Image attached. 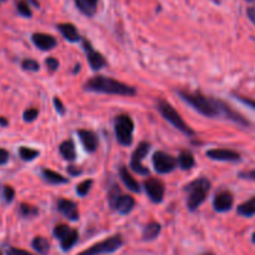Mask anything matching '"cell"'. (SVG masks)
Instances as JSON below:
<instances>
[{"instance_id": "1", "label": "cell", "mask_w": 255, "mask_h": 255, "mask_svg": "<svg viewBox=\"0 0 255 255\" xmlns=\"http://www.w3.org/2000/svg\"><path fill=\"white\" fill-rule=\"evenodd\" d=\"M178 95L184 102H187L189 106L193 107L197 112H199L203 116L211 117V119L224 116L227 119L232 120V121L237 122V124L242 125V126H248L249 125V122L242 115L233 111L228 105H226L221 100L207 97L202 95L201 92L178 91Z\"/></svg>"}, {"instance_id": "2", "label": "cell", "mask_w": 255, "mask_h": 255, "mask_svg": "<svg viewBox=\"0 0 255 255\" xmlns=\"http://www.w3.org/2000/svg\"><path fill=\"white\" fill-rule=\"evenodd\" d=\"M85 90L90 92H99V94L120 95V96H134L136 89L129 85L124 84L119 80L111 79L106 76H95L85 84Z\"/></svg>"}, {"instance_id": "3", "label": "cell", "mask_w": 255, "mask_h": 255, "mask_svg": "<svg viewBox=\"0 0 255 255\" xmlns=\"http://www.w3.org/2000/svg\"><path fill=\"white\" fill-rule=\"evenodd\" d=\"M184 191L188 193L187 197V207L191 212H194L201 207L207 199L209 191H211V182L207 178H199L191 182L184 187Z\"/></svg>"}, {"instance_id": "4", "label": "cell", "mask_w": 255, "mask_h": 255, "mask_svg": "<svg viewBox=\"0 0 255 255\" xmlns=\"http://www.w3.org/2000/svg\"><path fill=\"white\" fill-rule=\"evenodd\" d=\"M157 110H158L159 114L163 116V119L166 120V121H168L174 128L179 129L182 133L187 134V136L194 134L193 129L184 122V120L182 119L181 115L176 111V109H174L171 104H168V102L164 101V100H158V101H157Z\"/></svg>"}, {"instance_id": "5", "label": "cell", "mask_w": 255, "mask_h": 255, "mask_svg": "<svg viewBox=\"0 0 255 255\" xmlns=\"http://www.w3.org/2000/svg\"><path fill=\"white\" fill-rule=\"evenodd\" d=\"M134 124L128 115H120L115 120V133L117 142L125 147H128L133 141Z\"/></svg>"}, {"instance_id": "6", "label": "cell", "mask_w": 255, "mask_h": 255, "mask_svg": "<svg viewBox=\"0 0 255 255\" xmlns=\"http://www.w3.org/2000/svg\"><path fill=\"white\" fill-rule=\"evenodd\" d=\"M122 244H124V239H122V237L120 234H116V236L111 237V238H107L105 241L100 242V243L94 244L89 249H85L84 252H81V253H79L77 255L111 254L119 251L122 247Z\"/></svg>"}, {"instance_id": "7", "label": "cell", "mask_w": 255, "mask_h": 255, "mask_svg": "<svg viewBox=\"0 0 255 255\" xmlns=\"http://www.w3.org/2000/svg\"><path fill=\"white\" fill-rule=\"evenodd\" d=\"M109 201L112 208L116 209L121 214L131 213L132 209L134 208V204H136L133 197L122 194L120 188H117V187H114L109 193Z\"/></svg>"}, {"instance_id": "8", "label": "cell", "mask_w": 255, "mask_h": 255, "mask_svg": "<svg viewBox=\"0 0 255 255\" xmlns=\"http://www.w3.org/2000/svg\"><path fill=\"white\" fill-rule=\"evenodd\" d=\"M54 237L59 239L61 249L65 252L70 251L79 241V233H77L76 229H71L66 224H59V226L55 227Z\"/></svg>"}, {"instance_id": "9", "label": "cell", "mask_w": 255, "mask_h": 255, "mask_svg": "<svg viewBox=\"0 0 255 255\" xmlns=\"http://www.w3.org/2000/svg\"><path fill=\"white\" fill-rule=\"evenodd\" d=\"M152 163H153V167L154 169H156L157 173L166 174L174 171V168L177 167V163H178V162H177L176 158L172 157L171 154L166 153V152L158 151L153 154V157H152Z\"/></svg>"}, {"instance_id": "10", "label": "cell", "mask_w": 255, "mask_h": 255, "mask_svg": "<svg viewBox=\"0 0 255 255\" xmlns=\"http://www.w3.org/2000/svg\"><path fill=\"white\" fill-rule=\"evenodd\" d=\"M148 151H149V144L147 143V142H142V143L138 144L136 151L132 153L129 167H131L136 173L141 174V176H148L149 174L148 168H146V167L142 164V159L146 157V154L148 153Z\"/></svg>"}, {"instance_id": "11", "label": "cell", "mask_w": 255, "mask_h": 255, "mask_svg": "<svg viewBox=\"0 0 255 255\" xmlns=\"http://www.w3.org/2000/svg\"><path fill=\"white\" fill-rule=\"evenodd\" d=\"M82 47H84L85 52H86L87 61H89L90 66H91L92 70L97 71V70H101L102 67L106 66L107 62L106 60H105L104 55H102L101 52L96 51L87 40H84V41H82Z\"/></svg>"}, {"instance_id": "12", "label": "cell", "mask_w": 255, "mask_h": 255, "mask_svg": "<svg viewBox=\"0 0 255 255\" xmlns=\"http://www.w3.org/2000/svg\"><path fill=\"white\" fill-rule=\"evenodd\" d=\"M143 186L148 198L153 203H161L164 196V184L159 179L148 178L144 182Z\"/></svg>"}, {"instance_id": "13", "label": "cell", "mask_w": 255, "mask_h": 255, "mask_svg": "<svg viewBox=\"0 0 255 255\" xmlns=\"http://www.w3.org/2000/svg\"><path fill=\"white\" fill-rule=\"evenodd\" d=\"M207 157L214 161L221 162H237L241 161V154L233 149L227 148H213L207 151Z\"/></svg>"}, {"instance_id": "14", "label": "cell", "mask_w": 255, "mask_h": 255, "mask_svg": "<svg viewBox=\"0 0 255 255\" xmlns=\"http://www.w3.org/2000/svg\"><path fill=\"white\" fill-rule=\"evenodd\" d=\"M234 198L233 194L231 192H219V193L216 194L213 199V208L216 209L219 213H224V212L231 211L232 207H233Z\"/></svg>"}, {"instance_id": "15", "label": "cell", "mask_w": 255, "mask_h": 255, "mask_svg": "<svg viewBox=\"0 0 255 255\" xmlns=\"http://www.w3.org/2000/svg\"><path fill=\"white\" fill-rule=\"evenodd\" d=\"M57 211L71 222L79 221L80 214L79 209H77V206L70 199H59L57 201Z\"/></svg>"}, {"instance_id": "16", "label": "cell", "mask_w": 255, "mask_h": 255, "mask_svg": "<svg viewBox=\"0 0 255 255\" xmlns=\"http://www.w3.org/2000/svg\"><path fill=\"white\" fill-rule=\"evenodd\" d=\"M31 40L37 49L44 50V51L54 49L57 44L56 39L52 35L44 34V32H35V34H32Z\"/></svg>"}, {"instance_id": "17", "label": "cell", "mask_w": 255, "mask_h": 255, "mask_svg": "<svg viewBox=\"0 0 255 255\" xmlns=\"http://www.w3.org/2000/svg\"><path fill=\"white\" fill-rule=\"evenodd\" d=\"M77 134L80 137V141H81L82 146L85 147V149L89 152H95L99 146V139L97 136L90 129H79Z\"/></svg>"}, {"instance_id": "18", "label": "cell", "mask_w": 255, "mask_h": 255, "mask_svg": "<svg viewBox=\"0 0 255 255\" xmlns=\"http://www.w3.org/2000/svg\"><path fill=\"white\" fill-rule=\"evenodd\" d=\"M57 30L61 32V35L67 40V41L77 42L80 40V35L74 24H70V22L59 24L57 25Z\"/></svg>"}, {"instance_id": "19", "label": "cell", "mask_w": 255, "mask_h": 255, "mask_svg": "<svg viewBox=\"0 0 255 255\" xmlns=\"http://www.w3.org/2000/svg\"><path fill=\"white\" fill-rule=\"evenodd\" d=\"M120 176H121V179H122V182L125 183V186H126L129 191L134 192V193H139V191H141V187H139L138 182H137L136 179L131 176V173L128 172V169H127L125 166H122L121 168H120Z\"/></svg>"}, {"instance_id": "20", "label": "cell", "mask_w": 255, "mask_h": 255, "mask_svg": "<svg viewBox=\"0 0 255 255\" xmlns=\"http://www.w3.org/2000/svg\"><path fill=\"white\" fill-rule=\"evenodd\" d=\"M75 4L82 14H85L86 16H92L97 10L99 0H75Z\"/></svg>"}, {"instance_id": "21", "label": "cell", "mask_w": 255, "mask_h": 255, "mask_svg": "<svg viewBox=\"0 0 255 255\" xmlns=\"http://www.w3.org/2000/svg\"><path fill=\"white\" fill-rule=\"evenodd\" d=\"M161 233V224L156 223V222H151V223L147 224L143 228V232H142V239L144 242H151L154 241L157 237Z\"/></svg>"}, {"instance_id": "22", "label": "cell", "mask_w": 255, "mask_h": 255, "mask_svg": "<svg viewBox=\"0 0 255 255\" xmlns=\"http://www.w3.org/2000/svg\"><path fill=\"white\" fill-rule=\"evenodd\" d=\"M60 154L64 157L66 161H75L76 158V148H75V144L71 139H67L64 141L59 147Z\"/></svg>"}, {"instance_id": "23", "label": "cell", "mask_w": 255, "mask_h": 255, "mask_svg": "<svg viewBox=\"0 0 255 255\" xmlns=\"http://www.w3.org/2000/svg\"><path fill=\"white\" fill-rule=\"evenodd\" d=\"M41 174H42V177H44L45 181L49 182V183H51V184H65V183H67L66 177L61 176L60 173H57V172H55V171H51V169L44 168L41 171Z\"/></svg>"}, {"instance_id": "24", "label": "cell", "mask_w": 255, "mask_h": 255, "mask_svg": "<svg viewBox=\"0 0 255 255\" xmlns=\"http://www.w3.org/2000/svg\"><path fill=\"white\" fill-rule=\"evenodd\" d=\"M178 166L182 169L187 171V169H191L194 166L196 161H194V157L192 154L191 151H182L178 156Z\"/></svg>"}, {"instance_id": "25", "label": "cell", "mask_w": 255, "mask_h": 255, "mask_svg": "<svg viewBox=\"0 0 255 255\" xmlns=\"http://www.w3.org/2000/svg\"><path fill=\"white\" fill-rule=\"evenodd\" d=\"M31 247L35 252L41 255H46L50 251V243L44 237H35L31 242Z\"/></svg>"}, {"instance_id": "26", "label": "cell", "mask_w": 255, "mask_h": 255, "mask_svg": "<svg viewBox=\"0 0 255 255\" xmlns=\"http://www.w3.org/2000/svg\"><path fill=\"white\" fill-rule=\"evenodd\" d=\"M237 213L239 216L247 217V218H251V217L255 216V196L253 198H251L249 201H247L246 203L241 204V206L237 208Z\"/></svg>"}, {"instance_id": "27", "label": "cell", "mask_w": 255, "mask_h": 255, "mask_svg": "<svg viewBox=\"0 0 255 255\" xmlns=\"http://www.w3.org/2000/svg\"><path fill=\"white\" fill-rule=\"evenodd\" d=\"M19 156L22 161H34L37 156H39V151L34 148H30V147H20L19 148Z\"/></svg>"}, {"instance_id": "28", "label": "cell", "mask_w": 255, "mask_h": 255, "mask_svg": "<svg viewBox=\"0 0 255 255\" xmlns=\"http://www.w3.org/2000/svg\"><path fill=\"white\" fill-rule=\"evenodd\" d=\"M19 213L20 216L24 217V218H32V217H36L39 211H37L36 207L30 206V204L21 203L19 207Z\"/></svg>"}, {"instance_id": "29", "label": "cell", "mask_w": 255, "mask_h": 255, "mask_svg": "<svg viewBox=\"0 0 255 255\" xmlns=\"http://www.w3.org/2000/svg\"><path fill=\"white\" fill-rule=\"evenodd\" d=\"M16 10L24 17H30L32 15L30 5L26 0H19V1H16Z\"/></svg>"}, {"instance_id": "30", "label": "cell", "mask_w": 255, "mask_h": 255, "mask_svg": "<svg viewBox=\"0 0 255 255\" xmlns=\"http://www.w3.org/2000/svg\"><path fill=\"white\" fill-rule=\"evenodd\" d=\"M91 186H92V179H86V181L81 182V183L77 184L76 187L77 194L81 197H85L87 193H89L90 189H91Z\"/></svg>"}, {"instance_id": "31", "label": "cell", "mask_w": 255, "mask_h": 255, "mask_svg": "<svg viewBox=\"0 0 255 255\" xmlns=\"http://www.w3.org/2000/svg\"><path fill=\"white\" fill-rule=\"evenodd\" d=\"M21 67L26 71H32V72H36L39 71L40 69V65L36 60H32V59H25L24 61L21 62Z\"/></svg>"}, {"instance_id": "32", "label": "cell", "mask_w": 255, "mask_h": 255, "mask_svg": "<svg viewBox=\"0 0 255 255\" xmlns=\"http://www.w3.org/2000/svg\"><path fill=\"white\" fill-rule=\"evenodd\" d=\"M15 198V191L12 187L10 186H4L2 187V199L5 201V203H11Z\"/></svg>"}, {"instance_id": "33", "label": "cell", "mask_w": 255, "mask_h": 255, "mask_svg": "<svg viewBox=\"0 0 255 255\" xmlns=\"http://www.w3.org/2000/svg\"><path fill=\"white\" fill-rule=\"evenodd\" d=\"M37 116H39V110L36 109H27L22 114V119H24L25 122L35 121L37 119Z\"/></svg>"}, {"instance_id": "34", "label": "cell", "mask_w": 255, "mask_h": 255, "mask_svg": "<svg viewBox=\"0 0 255 255\" xmlns=\"http://www.w3.org/2000/svg\"><path fill=\"white\" fill-rule=\"evenodd\" d=\"M45 64H46L47 69H49L51 72L56 71V70L59 69V61H57L55 57H47L46 61H45Z\"/></svg>"}, {"instance_id": "35", "label": "cell", "mask_w": 255, "mask_h": 255, "mask_svg": "<svg viewBox=\"0 0 255 255\" xmlns=\"http://www.w3.org/2000/svg\"><path fill=\"white\" fill-rule=\"evenodd\" d=\"M6 255H35L30 252L24 251V249H19V248H9L6 251Z\"/></svg>"}, {"instance_id": "36", "label": "cell", "mask_w": 255, "mask_h": 255, "mask_svg": "<svg viewBox=\"0 0 255 255\" xmlns=\"http://www.w3.org/2000/svg\"><path fill=\"white\" fill-rule=\"evenodd\" d=\"M237 100H239V101L242 102V104L247 105L248 107H251V109H253L255 111V100H252V99H248V97H243V96H236Z\"/></svg>"}, {"instance_id": "37", "label": "cell", "mask_w": 255, "mask_h": 255, "mask_svg": "<svg viewBox=\"0 0 255 255\" xmlns=\"http://www.w3.org/2000/svg\"><path fill=\"white\" fill-rule=\"evenodd\" d=\"M54 105H55V109H56V111L59 112L60 115H64L65 114V111H66V110H65L64 104H62V101L59 99V97H55V99H54Z\"/></svg>"}, {"instance_id": "38", "label": "cell", "mask_w": 255, "mask_h": 255, "mask_svg": "<svg viewBox=\"0 0 255 255\" xmlns=\"http://www.w3.org/2000/svg\"><path fill=\"white\" fill-rule=\"evenodd\" d=\"M239 177H241V178L249 179V181L255 182V169H253V171H248V172H241V173H239Z\"/></svg>"}, {"instance_id": "39", "label": "cell", "mask_w": 255, "mask_h": 255, "mask_svg": "<svg viewBox=\"0 0 255 255\" xmlns=\"http://www.w3.org/2000/svg\"><path fill=\"white\" fill-rule=\"evenodd\" d=\"M9 161V152L4 148H0V166L5 164Z\"/></svg>"}, {"instance_id": "40", "label": "cell", "mask_w": 255, "mask_h": 255, "mask_svg": "<svg viewBox=\"0 0 255 255\" xmlns=\"http://www.w3.org/2000/svg\"><path fill=\"white\" fill-rule=\"evenodd\" d=\"M247 15H248L249 20H251V21L255 25V6L248 7V10H247Z\"/></svg>"}, {"instance_id": "41", "label": "cell", "mask_w": 255, "mask_h": 255, "mask_svg": "<svg viewBox=\"0 0 255 255\" xmlns=\"http://www.w3.org/2000/svg\"><path fill=\"white\" fill-rule=\"evenodd\" d=\"M67 172H69L71 176H79V174H81V171H80L79 168H75L74 166H70L69 168H67Z\"/></svg>"}, {"instance_id": "42", "label": "cell", "mask_w": 255, "mask_h": 255, "mask_svg": "<svg viewBox=\"0 0 255 255\" xmlns=\"http://www.w3.org/2000/svg\"><path fill=\"white\" fill-rule=\"evenodd\" d=\"M7 125H9V121H7V120L5 119V117L0 116V126H1V127H6Z\"/></svg>"}, {"instance_id": "43", "label": "cell", "mask_w": 255, "mask_h": 255, "mask_svg": "<svg viewBox=\"0 0 255 255\" xmlns=\"http://www.w3.org/2000/svg\"><path fill=\"white\" fill-rule=\"evenodd\" d=\"M252 242H253V243L255 244V233L253 234V236H252Z\"/></svg>"}, {"instance_id": "44", "label": "cell", "mask_w": 255, "mask_h": 255, "mask_svg": "<svg viewBox=\"0 0 255 255\" xmlns=\"http://www.w3.org/2000/svg\"><path fill=\"white\" fill-rule=\"evenodd\" d=\"M246 1H248V2H252V4H255V0H246Z\"/></svg>"}, {"instance_id": "45", "label": "cell", "mask_w": 255, "mask_h": 255, "mask_svg": "<svg viewBox=\"0 0 255 255\" xmlns=\"http://www.w3.org/2000/svg\"><path fill=\"white\" fill-rule=\"evenodd\" d=\"M0 255H2V253H1V252H0Z\"/></svg>"}]
</instances>
